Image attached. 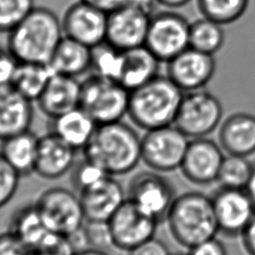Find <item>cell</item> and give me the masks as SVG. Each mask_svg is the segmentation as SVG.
I'll return each instance as SVG.
<instances>
[{
    "mask_svg": "<svg viewBox=\"0 0 255 255\" xmlns=\"http://www.w3.org/2000/svg\"><path fill=\"white\" fill-rule=\"evenodd\" d=\"M34 8V0H0V33L11 32Z\"/></svg>",
    "mask_w": 255,
    "mask_h": 255,
    "instance_id": "obj_32",
    "label": "cell"
},
{
    "mask_svg": "<svg viewBox=\"0 0 255 255\" xmlns=\"http://www.w3.org/2000/svg\"><path fill=\"white\" fill-rule=\"evenodd\" d=\"M160 63L144 45L124 50L119 83L130 92L159 75Z\"/></svg>",
    "mask_w": 255,
    "mask_h": 255,
    "instance_id": "obj_22",
    "label": "cell"
},
{
    "mask_svg": "<svg viewBox=\"0 0 255 255\" xmlns=\"http://www.w3.org/2000/svg\"><path fill=\"white\" fill-rule=\"evenodd\" d=\"M183 94L166 75H157L129 92L128 117L144 130L173 125Z\"/></svg>",
    "mask_w": 255,
    "mask_h": 255,
    "instance_id": "obj_3",
    "label": "cell"
},
{
    "mask_svg": "<svg viewBox=\"0 0 255 255\" xmlns=\"http://www.w3.org/2000/svg\"><path fill=\"white\" fill-rule=\"evenodd\" d=\"M64 37L61 19L52 10L35 7L7 37V50L18 62L48 64Z\"/></svg>",
    "mask_w": 255,
    "mask_h": 255,
    "instance_id": "obj_2",
    "label": "cell"
},
{
    "mask_svg": "<svg viewBox=\"0 0 255 255\" xmlns=\"http://www.w3.org/2000/svg\"><path fill=\"white\" fill-rule=\"evenodd\" d=\"M32 252L37 250L52 233L44 223L35 203L17 209L9 223V229Z\"/></svg>",
    "mask_w": 255,
    "mask_h": 255,
    "instance_id": "obj_26",
    "label": "cell"
},
{
    "mask_svg": "<svg viewBox=\"0 0 255 255\" xmlns=\"http://www.w3.org/2000/svg\"><path fill=\"white\" fill-rule=\"evenodd\" d=\"M245 190L248 192L249 196L251 197V199L255 203V165H253L252 173H251L249 181H248V183L245 187Z\"/></svg>",
    "mask_w": 255,
    "mask_h": 255,
    "instance_id": "obj_44",
    "label": "cell"
},
{
    "mask_svg": "<svg viewBox=\"0 0 255 255\" xmlns=\"http://www.w3.org/2000/svg\"><path fill=\"white\" fill-rule=\"evenodd\" d=\"M150 14L125 4L108 13L106 41L121 50L143 46Z\"/></svg>",
    "mask_w": 255,
    "mask_h": 255,
    "instance_id": "obj_15",
    "label": "cell"
},
{
    "mask_svg": "<svg viewBox=\"0 0 255 255\" xmlns=\"http://www.w3.org/2000/svg\"><path fill=\"white\" fill-rule=\"evenodd\" d=\"M85 1L103 11L106 13H110L114 11L115 9L125 5L128 3V0H82Z\"/></svg>",
    "mask_w": 255,
    "mask_h": 255,
    "instance_id": "obj_40",
    "label": "cell"
},
{
    "mask_svg": "<svg viewBox=\"0 0 255 255\" xmlns=\"http://www.w3.org/2000/svg\"><path fill=\"white\" fill-rule=\"evenodd\" d=\"M77 150L53 131L39 136L35 173L44 179H58L72 170Z\"/></svg>",
    "mask_w": 255,
    "mask_h": 255,
    "instance_id": "obj_18",
    "label": "cell"
},
{
    "mask_svg": "<svg viewBox=\"0 0 255 255\" xmlns=\"http://www.w3.org/2000/svg\"><path fill=\"white\" fill-rule=\"evenodd\" d=\"M47 65L53 74L79 78L91 70L92 48L64 36Z\"/></svg>",
    "mask_w": 255,
    "mask_h": 255,
    "instance_id": "obj_23",
    "label": "cell"
},
{
    "mask_svg": "<svg viewBox=\"0 0 255 255\" xmlns=\"http://www.w3.org/2000/svg\"><path fill=\"white\" fill-rule=\"evenodd\" d=\"M61 23L65 37L90 48L106 41L108 13L85 1L79 0L70 5Z\"/></svg>",
    "mask_w": 255,
    "mask_h": 255,
    "instance_id": "obj_13",
    "label": "cell"
},
{
    "mask_svg": "<svg viewBox=\"0 0 255 255\" xmlns=\"http://www.w3.org/2000/svg\"><path fill=\"white\" fill-rule=\"evenodd\" d=\"M189 137L174 125L145 130L141 136V161L161 173L180 168Z\"/></svg>",
    "mask_w": 255,
    "mask_h": 255,
    "instance_id": "obj_8",
    "label": "cell"
},
{
    "mask_svg": "<svg viewBox=\"0 0 255 255\" xmlns=\"http://www.w3.org/2000/svg\"><path fill=\"white\" fill-rule=\"evenodd\" d=\"M252 169L253 164L247 159V156L227 153L222 160L217 182L223 187L245 188Z\"/></svg>",
    "mask_w": 255,
    "mask_h": 255,
    "instance_id": "obj_31",
    "label": "cell"
},
{
    "mask_svg": "<svg viewBox=\"0 0 255 255\" xmlns=\"http://www.w3.org/2000/svg\"><path fill=\"white\" fill-rule=\"evenodd\" d=\"M158 220L129 199L107 222L113 247L128 252L154 237Z\"/></svg>",
    "mask_w": 255,
    "mask_h": 255,
    "instance_id": "obj_10",
    "label": "cell"
},
{
    "mask_svg": "<svg viewBox=\"0 0 255 255\" xmlns=\"http://www.w3.org/2000/svg\"><path fill=\"white\" fill-rule=\"evenodd\" d=\"M98 124L81 107L51 119L50 131L56 133L76 150L83 149L94 134Z\"/></svg>",
    "mask_w": 255,
    "mask_h": 255,
    "instance_id": "obj_24",
    "label": "cell"
},
{
    "mask_svg": "<svg viewBox=\"0 0 255 255\" xmlns=\"http://www.w3.org/2000/svg\"><path fill=\"white\" fill-rule=\"evenodd\" d=\"M82 152L107 174L125 175L141 160V136L123 121L98 125Z\"/></svg>",
    "mask_w": 255,
    "mask_h": 255,
    "instance_id": "obj_1",
    "label": "cell"
},
{
    "mask_svg": "<svg viewBox=\"0 0 255 255\" xmlns=\"http://www.w3.org/2000/svg\"><path fill=\"white\" fill-rule=\"evenodd\" d=\"M1 49H2V48H1V47H0V50H1Z\"/></svg>",
    "mask_w": 255,
    "mask_h": 255,
    "instance_id": "obj_46",
    "label": "cell"
},
{
    "mask_svg": "<svg viewBox=\"0 0 255 255\" xmlns=\"http://www.w3.org/2000/svg\"><path fill=\"white\" fill-rule=\"evenodd\" d=\"M222 115L220 101L210 92H185L173 125L189 138L206 137L219 126Z\"/></svg>",
    "mask_w": 255,
    "mask_h": 255,
    "instance_id": "obj_7",
    "label": "cell"
},
{
    "mask_svg": "<svg viewBox=\"0 0 255 255\" xmlns=\"http://www.w3.org/2000/svg\"><path fill=\"white\" fill-rule=\"evenodd\" d=\"M33 102L12 85L0 86V139L30 129L33 122Z\"/></svg>",
    "mask_w": 255,
    "mask_h": 255,
    "instance_id": "obj_20",
    "label": "cell"
},
{
    "mask_svg": "<svg viewBox=\"0 0 255 255\" xmlns=\"http://www.w3.org/2000/svg\"><path fill=\"white\" fill-rule=\"evenodd\" d=\"M129 91L120 83L90 74L81 81L80 107L98 125L120 122L128 116Z\"/></svg>",
    "mask_w": 255,
    "mask_h": 255,
    "instance_id": "obj_5",
    "label": "cell"
},
{
    "mask_svg": "<svg viewBox=\"0 0 255 255\" xmlns=\"http://www.w3.org/2000/svg\"><path fill=\"white\" fill-rule=\"evenodd\" d=\"M222 147L207 137L189 140L180 169L184 177L198 185H208L217 181L224 158Z\"/></svg>",
    "mask_w": 255,
    "mask_h": 255,
    "instance_id": "obj_16",
    "label": "cell"
},
{
    "mask_svg": "<svg viewBox=\"0 0 255 255\" xmlns=\"http://www.w3.org/2000/svg\"><path fill=\"white\" fill-rule=\"evenodd\" d=\"M165 219L173 239L188 249L219 232L211 197L198 191L177 195Z\"/></svg>",
    "mask_w": 255,
    "mask_h": 255,
    "instance_id": "obj_4",
    "label": "cell"
},
{
    "mask_svg": "<svg viewBox=\"0 0 255 255\" xmlns=\"http://www.w3.org/2000/svg\"><path fill=\"white\" fill-rule=\"evenodd\" d=\"M241 237L246 252L249 255H255V215Z\"/></svg>",
    "mask_w": 255,
    "mask_h": 255,
    "instance_id": "obj_39",
    "label": "cell"
},
{
    "mask_svg": "<svg viewBox=\"0 0 255 255\" xmlns=\"http://www.w3.org/2000/svg\"><path fill=\"white\" fill-rule=\"evenodd\" d=\"M78 194L89 222H108L127 199L123 185L112 175L104 176Z\"/></svg>",
    "mask_w": 255,
    "mask_h": 255,
    "instance_id": "obj_17",
    "label": "cell"
},
{
    "mask_svg": "<svg viewBox=\"0 0 255 255\" xmlns=\"http://www.w3.org/2000/svg\"><path fill=\"white\" fill-rule=\"evenodd\" d=\"M218 139L228 154L249 156L255 153V116L248 113L230 115L220 127Z\"/></svg>",
    "mask_w": 255,
    "mask_h": 255,
    "instance_id": "obj_21",
    "label": "cell"
},
{
    "mask_svg": "<svg viewBox=\"0 0 255 255\" xmlns=\"http://www.w3.org/2000/svg\"><path fill=\"white\" fill-rule=\"evenodd\" d=\"M175 197L172 183L161 172L152 169L135 173L127 189V198L158 221L165 219Z\"/></svg>",
    "mask_w": 255,
    "mask_h": 255,
    "instance_id": "obj_11",
    "label": "cell"
},
{
    "mask_svg": "<svg viewBox=\"0 0 255 255\" xmlns=\"http://www.w3.org/2000/svg\"><path fill=\"white\" fill-rule=\"evenodd\" d=\"M219 232L241 236L255 215V203L245 188L220 186L211 196Z\"/></svg>",
    "mask_w": 255,
    "mask_h": 255,
    "instance_id": "obj_12",
    "label": "cell"
},
{
    "mask_svg": "<svg viewBox=\"0 0 255 255\" xmlns=\"http://www.w3.org/2000/svg\"><path fill=\"white\" fill-rule=\"evenodd\" d=\"M128 4H130L148 14H152L154 5L157 4L156 0H128Z\"/></svg>",
    "mask_w": 255,
    "mask_h": 255,
    "instance_id": "obj_41",
    "label": "cell"
},
{
    "mask_svg": "<svg viewBox=\"0 0 255 255\" xmlns=\"http://www.w3.org/2000/svg\"><path fill=\"white\" fill-rule=\"evenodd\" d=\"M188 250V255H227L225 245L216 236L204 240Z\"/></svg>",
    "mask_w": 255,
    "mask_h": 255,
    "instance_id": "obj_37",
    "label": "cell"
},
{
    "mask_svg": "<svg viewBox=\"0 0 255 255\" xmlns=\"http://www.w3.org/2000/svg\"><path fill=\"white\" fill-rule=\"evenodd\" d=\"M52 75L47 64L19 62L11 85L27 99L36 102Z\"/></svg>",
    "mask_w": 255,
    "mask_h": 255,
    "instance_id": "obj_27",
    "label": "cell"
},
{
    "mask_svg": "<svg viewBox=\"0 0 255 255\" xmlns=\"http://www.w3.org/2000/svg\"><path fill=\"white\" fill-rule=\"evenodd\" d=\"M39 136L31 129L17 133L2 140L1 155L20 174L35 173Z\"/></svg>",
    "mask_w": 255,
    "mask_h": 255,
    "instance_id": "obj_25",
    "label": "cell"
},
{
    "mask_svg": "<svg viewBox=\"0 0 255 255\" xmlns=\"http://www.w3.org/2000/svg\"><path fill=\"white\" fill-rule=\"evenodd\" d=\"M71 255H109L102 249L92 248V247H85L81 249L75 250Z\"/></svg>",
    "mask_w": 255,
    "mask_h": 255,
    "instance_id": "obj_43",
    "label": "cell"
},
{
    "mask_svg": "<svg viewBox=\"0 0 255 255\" xmlns=\"http://www.w3.org/2000/svg\"><path fill=\"white\" fill-rule=\"evenodd\" d=\"M128 255H171L164 242L152 237L128 252Z\"/></svg>",
    "mask_w": 255,
    "mask_h": 255,
    "instance_id": "obj_38",
    "label": "cell"
},
{
    "mask_svg": "<svg viewBox=\"0 0 255 255\" xmlns=\"http://www.w3.org/2000/svg\"><path fill=\"white\" fill-rule=\"evenodd\" d=\"M80 98L79 78L53 74L36 103L40 111L51 120L79 108Z\"/></svg>",
    "mask_w": 255,
    "mask_h": 255,
    "instance_id": "obj_19",
    "label": "cell"
},
{
    "mask_svg": "<svg viewBox=\"0 0 255 255\" xmlns=\"http://www.w3.org/2000/svg\"><path fill=\"white\" fill-rule=\"evenodd\" d=\"M18 63L7 49L0 50V86L11 85Z\"/></svg>",
    "mask_w": 255,
    "mask_h": 255,
    "instance_id": "obj_36",
    "label": "cell"
},
{
    "mask_svg": "<svg viewBox=\"0 0 255 255\" xmlns=\"http://www.w3.org/2000/svg\"><path fill=\"white\" fill-rule=\"evenodd\" d=\"M33 255H36V254H34V253H33Z\"/></svg>",
    "mask_w": 255,
    "mask_h": 255,
    "instance_id": "obj_47",
    "label": "cell"
},
{
    "mask_svg": "<svg viewBox=\"0 0 255 255\" xmlns=\"http://www.w3.org/2000/svg\"><path fill=\"white\" fill-rule=\"evenodd\" d=\"M189 28L187 19L172 10L151 14L144 46L161 63H167L189 47Z\"/></svg>",
    "mask_w": 255,
    "mask_h": 255,
    "instance_id": "obj_9",
    "label": "cell"
},
{
    "mask_svg": "<svg viewBox=\"0 0 255 255\" xmlns=\"http://www.w3.org/2000/svg\"><path fill=\"white\" fill-rule=\"evenodd\" d=\"M222 26L203 16L193 21L189 28V47L214 56L222 48L225 41Z\"/></svg>",
    "mask_w": 255,
    "mask_h": 255,
    "instance_id": "obj_28",
    "label": "cell"
},
{
    "mask_svg": "<svg viewBox=\"0 0 255 255\" xmlns=\"http://www.w3.org/2000/svg\"><path fill=\"white\" fill-rule=\"evenodd\" d=\"M20 178V174L0 153V208L9 203L16 194Z\"/></svg>",
    "mask_w": 255,
    "mask_h": 255,
    "instance_id": "obj_34",
    "label": "cell"
},
{
    "mask_svg": "<svg viewBox=\"0 0 255 255\" xmlns=\"http://www.w3.org/2000/svg\"><path fill=\"white\" fill-rule=\"evenodd\" d=\"M216 69L213 55L188 47L166 63V76L182 91L203 89Z\"/></svg>",
    "mask_w": 255,
    "mask_h": 255,
    "instance_id": "obj_14",
    "label": "cell"
},
{
    "mask_svg": "<svg viewBox=\"0 0 255 255\" xmlns=\"http://www.w3.org/2000/svg\"><path fill=\"white\" fill-rule=\"evenodd\" d=\"M106 175L109 174L85 157L80 162L76 161L72 168V182L78 193Z\"/></svg>",
    "mask_w": 255,
    "mask_h": 255,
    "instance_id": "obj_33",
    "label": "cell"
},
{
    "mask_svg": "<svg viewBox=\"0 0 255 255\" xmlns=\"http://www.w3.org/2000/svg\"><path fill=\"white\" fill-rule=\"evenodd\" d=\"M157 4L162 5L168 9H176L185 6L190 2V0H156Z\"/></svg>",
    "mask_w": 255,
    "mask_h": 255,
    "instance_id": "obj_42",
    "label": "cell"
},
{
    "mask_svg": "<svg viewBox=\"0 0 255 255\" xmlns=\"http://www.w3.org/2000/svg\"><path fill=\"white\" fill-rule=\"evenodd\" d=\"M124 59V50L107 41L92 48V73L119 83Z\"/></svg>",
    "mask_w": 255,
    "mask_h": 255,
    "instance_id": "obj_29",
    "label": "cell"
},
{
    "mask_svg": "<svg viewBox=\"0 0 255 255\" xmlns=\"http://www.w3.org/2000/svg\"><path fill=\"white\" fill-rule=\"evenodd\" d=\"M171 255H188V253L187 254H185V253H175V254H171Z\"/></svg>",
    "mask_w": 255,
    "mask_h": 255,
    "instance_id": "obj_45",
    "label": "cell"
},
{
    "mask_svg": "<svg viewBox=\"0 0 255 255\" xmlns=\"http://www.w3.org/2000/svg\"><path fill=\"white\" fill-rule=\"evenodd\" d=\"M34 203L51 232L70 238L83 229L86 217L78 193L53 186L41 192Z\"/></svg>",
    "mask_w": 255,
    "mask_h": 255,
    "instance_id": "obj_6",
    "label": "cell"
},
{
    "mask_svg": "<svg viewBox=\"0 0 255 255\" xmlns=\"http://www.w3.org/2000/svg\"><path fill=\"white\" fill-rule=\"evenodd\" d=\"M0 255H33V252L10 231L0 233Z\"/></svg>",
    "mask_w": 255,
    "mask_h": 255,
    "instance_id": "obj_35",
    "label": "cell"
},
{
    "mask_svg": "<svg viewBox=\"0 0 255 255\" xmlns=\"http://www.w3.org/2000/svg\"><path fill=\"white\" fill-rule=\"evenodd\" d=\"M248 3L249 0H196L201 15L221 25L234 23L241 18Z\"/></svg>",
    "mask_w": 255,
    "mask_h": 255,
    "instance_id": "obj_30",
    "label": "cell"
}]
</instances>
